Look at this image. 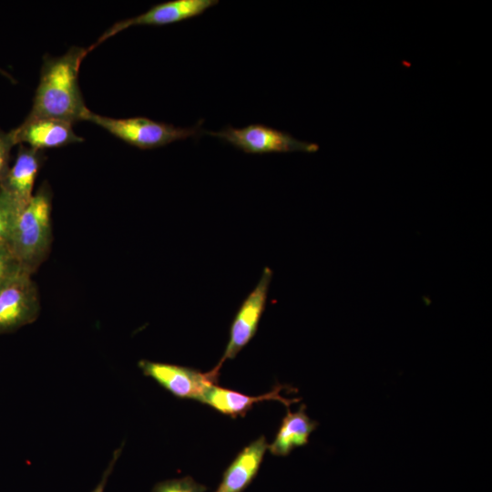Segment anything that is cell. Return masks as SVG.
<instances>
[{
  "mask_svg": "<svg viewBox=\"0 0 492 492\" xmlns=\"http://www.w3.org/2000/svg\"><path fill=\"white\" fill-rule=\"evenodd\" d=\"M23 207L0 184V245L10 248L13 231Z\"/></svg>",
  "mask_w": 492,
  "mask_h": 492,
  "instance_id": "obj_14",
  "label": "cell"
},
{
  "mask_svg": "<svg viewBox=\"0 0 492 492\" xmlns=\"http://www.w3.org/2000/svg\"><path fill=\"white\" fill-rule=\"evenodd\" d=\"M286 386L277 384L273 389L264 395L251 396L240 392L222 388L217 384L210 386L204 394L200 402L210 405L216 411L231 417L243 416L251 410L253 405L264 401H279L287 408L299 399H288L281 395V392Z\"/></svg>",
  "mask_w": 492,
  "mask_h": 492,
  "instance_id": "obj_11",
  "label": "cell"
},
{
  "mask_svg": "<svg viewBox=\"0 0 492 492\" xmlns=\"http://www.w3.org/2000/svg\"><path fill=\"white\" fill-rule=\"evenodd\" d=\"M142 373L173 395L182 399L200 401L207 390L216 384L219 373L213 369L207 373L190 367L141 360Z\"/></svg>",
  "mask_w": 492,
  "mask_h": 492,
  "instance_id": "obj_6",
  "label": "cell"
},
{
  "mask_svg": "<svg viewBox=\"0 0 492 492\" xmlns=\"http://www.w3.org/2000/svg\"><path fill=\"white\" fill-rule=\"evenodd\" d=\"M51 210L52 191L45 181L20 211L13 231L10 249L30 274L40 267L50 251Z\"/></svg>",
  "mask_w": 492,
  "mask_h": 492,
  "instance_id": "obj_2",
  "label": "cell"
},
{
  "mask_svg": "<svg viewBox=\"0 0 492 492\" xmlns=\"http://www.w3.org/2000/svg\"><path fill=\"white\" fill-rule=\"evenodd\" d=\"M305 405H302L296 412L287 408L275 439L268 446L271 454L277 456H286L294 448L308 444L311 434L318 426L305 413Z\"/></svg>",
  "mask_w": 492,
  "mask_h": 492,
  "instance_id": "obj_13",
  "label": "cell"
},
{
  "mask_svg": "<svg viewBox=\"0 0 492 492\" xmlns=\"http://www.w3.org/2000/svg\"><path fill=\"white\" fill-rule=\"evenodd\" d=\"M121 451H122V446L119 447L118 449L115 450L113 457H112L108 468L104 472L100 482L97 484V486L94 488V490L92 492H104L106 484L108 482V478L110 473L112 472V469H113V467H114V466L116 464L117 459L118 458Z\"/></svg>",
  "mask_w": 492,
  "mask_h": 492,
  "instance_id": "obj_18",
  "label": "cell"
},
{
  "mask_svg": "<svg viewBox=\"0 0 492 492\" xmlns=\"http://www.w3.org/2000/svg\"><path fill=\"white\" fill-rule=\"evenodd\" d=\"M88 52V48L72 46L62 56H44L29 116L57 118L72 124L85 120L89 109L78 85V72Z\"/></svg>",
  "mask_w": 492,
  "mask_h": 492,
  "instance_id": "obj_1",
  "label": "cell"
},
{
  "mask_svg": "<svg viewBox=\"0 0 492 492\" xmlns=\"http://www.w3.org/2000/svg\"><path fill=\"white\" fill-rule=\"evenodd\" d=\"M217 0H170L157 4L143 14L115 23L88 47L89 52L102 42L134 26H166L202 15L216 5Z\"/></svg>",
  "mask_w": 492,
  "mask_h": 492,
  "instance_id": "obj_8",
  "label": "cell"
},
{
  "mask_svg": "<svg viewBox=\"0 0 492 492\" xmlns=\"http://www.w3.org/2000/svg\"><path fill=\"white\" fill-rule=\"evenodd\" d=\"M205 133L219 138L247 154L316 152L319 146L302 141L291 134L262 124L243 128L227 126L218 132Z\"/></svg>",
  "mask_w": 492,
  "mask_h": 492,
  "instance_id": "obj_4",
  "label": "cell"
},
{
  "mask_svg": "<svg viewBox=\"0 0 492 492\" xmlns=\"http://www.w3.org/2000/svg\"><path fill=\"white\" fill-rule=\"evenodd\" d=\"M268 446L260 436L244 447L223 473L215 492H243L256 477Z\"/></svg>",
  "mask_w": 492,
  "mask_h": 492,
  "instance_id": "obj_12",
  "label": "cell"
},
{
  "mask_svg": "<svg viewBox=\"0 0 492 492\" xmlns=\"http://www.w3.org/2000/svg\"><path fill=\"white\" fill-rule=\"evenodd\" d=\"M30 273H24L0 289V334L12 333L35 322L40 300Z\"/></svg>",
  "mask_w": 492,
  "mask_h": 492,
  "instance_id": "obj_7",
  "label": "cell"
},
{
  "mask_svg": "<svg viewBox=\"0 0 492 492\" xmlns=\"http://www.w3.org/2000/svg\"><path fill=\"white\" fill-rule=\"evenodd\" d=\"M0 74L5 76V77L9 78L10 80L14 81V78L8 73H6L5 70H3L1 67H0Z\"/></svg>",
  "mask_w": 492,
  "mask_h": 492,
  "instance_id": "obj_19",
  "label": "cell"
},
{
  "mask_svg": "<svg viewBox=\"0 0 492 492\" xmlns=\"http://www.w3.org/2000/svg\"><path fill=\"white\" fill-rule=\"evenodd\" d=\"M272 276V270L265 267L257 285L241 302L231 323L224 354L214 371L219 373L223 363L235 358L256 334L265 310Z\"/></svg>",
  "mask_w": 492,
  "mask_h": 492,
  "instance_id": "obj_5",
  "label": "cell"
},
{
  "mask_svg": "<svg viewBox=\"0 0 492 492\" xmlns=\"http://www.w3.org/2000/svg\"><path fill=\"white\" fill-rule=\"evenodd\" d=\"M44 160V151L19 145L15 161L1 182L23 208L34 195L35 181Z\"/></svg>",
  "mask_w": 492,
  "mask_h": 492,
  "instance_id": "obj_10",
  "label": "cell"
},
{
  "mask_svg": "<svg viewBox=\"0 0 492 492\" xmlns=\"http://www.w3.org/2000/svg\"><path fill=\"white\" fill-rule=\"evenodd\" d=\"M85 121L92 122L116 138L139 149H153L203 132L200 122L191 128H179L146 117L115 118L88 111Z\"/></svg>",
  "mask_w": 492,
  "mask_h": 492,
  "instance_id": "obj_3",
  "label": "cell"
},
{
  "mask_svg": "<svg viewBox=\"0 0 492 492\" xmlns=\"http://www.w3.org/2000/svg\"><path fill=\"white\" fill-rule=\"evenodd\" d=\"M10 133L15 145H26L41 151L85 140L75 133L70 122L29 115L21 125L10 130Z\"/></svg>",
  "mask_w": 492,
  "mask_h": 492,
  "instance_id": "obj_9",
  "label": "cell"
},
{
  "mask_svg": "<svg viewBox=\"0 0 492 492\" xmlns=\"http://www.w3.org/2000/svg\"><path fill=\"white\" fill-rule=\"evenodd\" d=\"M14 146L15 145L14 143L10 131L5 132L0 128V184L10 167V153Z\"/></svg>",
  "mask_w": 492,
  "mask_h": 492,
  "instance_id": "obj_17",
  "label": "cell"
},
{
  "mask_svg": "<svg viewBox=\"0 0 492 492\" xmlns=\"http://www.w3.org/2000/svg\"><path fill=\"white\" fill-rule=\"evenodd\" d=\"M207 488L190 477L159 482L151 492H206Z\"/></svg>",
  "mask_w": 492,
  "mask_h": 492,
  "instance_id": "obj_16",
  "label": "cell"
},
{
  "mask_svg": "<svg viewBox=\"0 0 492 492\" xmlns=\"http://www.w3.org/2000/svg\"><path fill=\"white\" fill-rule=\"evenodd\" d=\"M24 273L29 272L24 269L11 249L0 245V289L10 284Z\"/></svg>",
  "mask_w": 492,
  "mask_h": 492,
  "instance_id": "obj_15",
  "label": "cell"
}]
</instances>
